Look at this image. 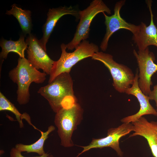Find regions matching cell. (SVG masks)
<instances>
[{"label":"cell","instance_id":"6da1fadb","mask_svg":"<svg viewBox=\"0 0 157 157\" xmlns=\"http://www.w3.org/2000/svg\"><path fill=\"white\" fill-rule=\"evenodd\" d=\"M38 92L48 101L53 112L70 107L77 102L73 89V81L69 73H62L51 82L40 87Z\"/></svg>","mask_w":157,"mask_h":157},{"label":"cell","instance_id":"7a4b0ae2","mask_svg":"<svg viewBox=\"0 0 157 157\" xmlns=\"http://www.w3.org/2000/svg\"><path fill=\"white\" fill-rule=\"evenodd\" d=\"M47 75L36 69L25 58L18 59L17 66L9 72L8 76L17 85V100L19 105H25L29 102L31 84L43 83Z\"/></svg>","mask_w":157,"mask_h":157},{"label":"cell","instance_id":"3957f363","mask_svg":"<svg viewBox=\"0 0 157 157\" xmlns=\"http://www.w3.org/2000/svg\"><path fill=\"white\" fill-rule=\"evenodd\" d=\"M65 45L62 43L60 45L61 56L58 60L54 61L49 74L48 83L51 82L62 73H69L72 67L78 62L86 58L91 57L99 51L97 45L86 40L82 41L72 52L66 51Z\"/></svg>","mask_w":157,"mask_h":157},{"label":"cell","instance_id":"277c9868","mask_svg":"<svg viewBox=\"0 0 157 157\" xmlns=\"http://www.w3.org/2000/svg\"><path fill=\"white\" fill-rule=\"evenodd\" d=\"M83 109L76 102L70 107L62 108L56 113L54 123L62 146L69 147L74 145L72 135L83 119Z\"/></svg>","mask_w":157,"mask_h":157},{"label":"cell","instance_id":"5b68a950","mask_svg":"<svg viewBox=\"0 0 157 157\" xmlns=\"http://www.w3.org/2000/svg\"><path fill=\"white\" fill-rule=\"evenodd\" d=\"M106 13L110 15L111 10L102 0H93L85 9L79 11V22L77 26L74 37L68 44L67 49H75L81 42L88 38L91 24L94 17L99 13Z\"/></svg>","mask_w":157,"mask_h":157},{"label":"cell","instance_id":"8992f818","mask_svg":"<svg viewBox=\"0 0 157 157\" xmlns=\"http://www.w3.org/2000/svg\"><path fill=\"white\" fill-rule=\"evenodd\" d=\"M91 58L101 62L108 68L113 78V85L119 92L125 93L132 85L135 75L132 70L127 66L115 61L111 55L98 51Z\"/></svg>","mask_w":157,"mask_h":157},{"label":"cell","instance_id":"52a82bcc","mask_svg":"<svg viewBox=\"0 0 157 157\" xmlns=\"http://www.w3.org/2000/svg\"><path fill=\"white\" fill-rule=\"evenodd\" d=\"M133 53L139 67V87L144 95L148 96L151 91V86L153 84L151 77L157 71V65L154 63L156 60L155 55L149 51L148 47L137 52L134 49Z\"/></svg>","mask_w":157,"mask_h":157},{"label":"cell","instance_id":"ba28073f","mask_svg":"<svg viewBox=\"0 0 157 157\" xmlns=\"http://www.w3.org/2000/svg\"><path fill=\"white\" fill-rule=\"evenodd\" d=\"M132 131H133V125L131 123H123L117 127L110 128L108 130L106 137L99 139L93 138L88 145L80 146L83 149L76 157L91 149L105 147L111 148L119 157H122L124 153L119 147V140L122 137Z\"/></svg>","mask_w":157,"mask_h":157},{"label":"cell","instance_id":"9c48e42d","mask_svg":"<svg viewBox=\"0 0 157 157\" xmlns=\"http://www.w3.org/2000/svg\"><path fill=\"white\" fill-rule=\"evenodd\" d=\"M125 2V0L117 2L114 6V14L110 16L106 15L105 13H103L105 17V24L106 27V33L100 45V48L103 51L106 50L110 37L117 31L120 29H126L133 34L138 30L139 25L126 22L121 16L120 10Z\"/></svg>","mask_w":157,"mask_h":157},{"label":"cell","instance_id":"30bf717a","mask_svg":"<svg viewBox=\"0 0 157 157\" xmlns=\"http://www.w3.org/2000/svg\"><path fill=\"white\" fill-rule=\"evenodd\" d=\"M28 44L27 60L36 69L42 70L47 74H50L54 61L48 56L42 47L39 40L31 34L26 41Z\"/></svg>","mask_w":157,"mask_h":157},{"label":"cell","instance_id":"8fae6325","mask_svg":"<svg viewBox=\"0 0 157 157\" xmlns=\"http://www.w3.org/2000/svg\"><path fill=\"white\" fill-rule=\"evenodd\" d=\"M138 71L137 69L134 81L132 86L125 91L128 95L135 97L140 105V109L136 113L127 116L122 119L121 121L123 123H131L136 121L143 115H152L157 116V111L150 104L148 96L144 95L142 92L138 85Z\"/></svg>","mask_w":157,"mask_h":157},{"label":"cell","instance_id":"7c38bea8","mask_svg":"<svg viewBox=\"0 0 157 157\" xmlns=\"http://www.w3.org/2000/svg\"><path fill=\"white\" fill-rule=\"evenodd\" d=\"M152 2V0L147 1L151 16L149 25L147 26L143 22H141L138 25V30L133 34L132 39L139 51L144 50L150 45L157 47V28L154 21L151 8Z\"/></svg>","mask_w":157,"mask_h":157},{"label":"cell","instance_id":"4fadbf2b","mask_svg":"<svg viewBox=\"0 0 157 157\" xmlns=\"http://www.w3.org/2000/svg\"><path fill=\"white\" fill-rule=\"evenodd\" d=\"M79 11L72 6H61L49 9L46 21L43 26V35L39 42L46 51V45L57 23L63 16L69 15L79 18Z\"/></svg>","mask_w":157,"mask_h":157},{"label":"cell","instance_id":"5bb4252c","mask_svg":"<svg viewBox=\"0 0 157 157\" xmlns=\"http://www.w3.org/2000/svg\"><path fill=\"white\" fill-rule=\"evenodd\" d=\"M131 123L134 133L129 137L136 135L143 137L147 140L153 156L157 157V122H149L142 116Z\"/></svg>","mask_w":157,"mask_h":157},{"label":"cell","instance_id":"9a60e30c","mask_svg":"<svg viewBox=\"0 0 157 157\" xmlns=\"http://www.w3.org/2000/svg\"><path fill=\"white\" fill-rule=\"evenodd\" d=\"M0 46L2 49L0 54L1 64L10 52L17 53L20 58H25V51L28 47V44L24 41V36L23 35H21L19 39L16 41L3 39L0 42Z\"/></svg>","mask_w":157,"mask_h":157},{"label":"cell","instance_id":"2e32d148","mask_svg":"<svg viewBox=\"0 0 157 157\" xmlns=\"http://www.w3.org/2000/svg\"><path fill=\"white\" fill-rule=\"evenodd\" d=\"M55 129V127L50 125L48 128L47 130L44 132L40 130L41 136L40 138L34 143L28 145L19 143L16 144L15 148L19 151L26 152L27 153H35L39 156H41L45 155L46 153L44 149V146L45 140L48 137L49 134Z\"/></svg>","mask_w":157,"mask_h":157},{"label":"cell","instance_id":"e0dca14e","mask_svg":"<svg viewBox=\"0 0 157 157\" xmlns=\"http://www.w3.org/2000/svg\"><path fill=\"white\" fill-rule=\"evenodd\" d=\"M11 7V9L7 11L6 14L12 15L17 19L24 34H31L32 27L31 12L30 10H23L17 6L15 4H13Z\"/></svg>","mask_w":157,"mask_h":157},{"label":"cell","instance_id":"ac0fdd59","mask_svg":"<svg viewBox=\"0 0 157 157\" xmlns=\"http://www.w3.org/2000/svg\"><path fill=\"white\" fill-rule=\"evenodd\" d=\"M8 111L13 113L15 116L18 122L19 127L22 128L24 126L22 119H25L35 129L36 128L31 123V118L27 113H21L18 110L1 92H0V111Z\"/></svg>","mask_w":157,"mask_h":157},{"label":"cell","instance_id":"d6986e66","mask_svg":"<svg viewBox=\"0 0 157 157\" xmlns=\"http://www.w3.org/2000/svg\"><path fill=\"white\" fill-rule=\"evenodd\" d=\"M22 152L17 150L15 147L11 148L10 151L9 157H26L22 155ZM50 154L47 153L42 156L32 157H48Z\"/></svg>","mask_w":157,"mask_h":157},{"label":"cell","instance_id":"ffe728a7","mask_svg":"<svg viewBox=\"0 0 157 157\" xmlns=\"http://www.w3.org/2000/svg\"><path fill=\"white\" fill-rule=\"evenodd\" d=\"M148 96L150 100H154L156 104V110L157 111V84L154 85L153 89L150 92Z\"/></svg>","mask_w":157,"mask_h":157},{"label":"cell","instance_id":"44dd1931","mask_svg":"<svg viewBox=\"0 0 157 157\" xmlns=\"http://www.w3.org/2000/svg\"><path fill=\"white\" fill-rule=\"evenodd\" d=\"M48 157H54L52 155L50 154L48 156Z\"/></svg>","mask_w":157,"mask_h":157},{"label":"cell","instance_id":"7402d4cb","mask_svg":"<svg viewBox=\"0 0 157 157\" xmlns=\"http://www.w3.org/2000/svg\"><path fill=\"white\" fill-rule=\"evenodd\" d=\"M156 20H157V18H156Z\"/></svg>","mask_w":157,"mask_h":157}]
</instances>
